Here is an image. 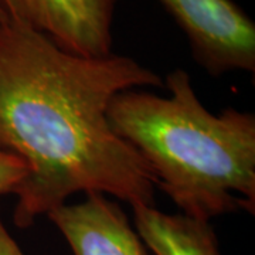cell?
Wrapping results in <instances>:
<instances>
[{
    "instance_id": "obj_5",
    "label": "cell",
    "mask_w": 255,
    "mask_h": 255,
    "mask_svg": "<svg viewBox=\"0 0 255 255\" xmlns=\"http://www.w3.org/2000/svg\"><path fill=\"white\" fill-rule=\"evenodd\" d=\"M48 219L74 255H146L127 214L104 194L90 193L81 203L53 210Z\"/></svg>"
},
{
    "instance_id": "obj_7",
    "label": "cell",
    "mask_w": 255,
    "mask_h": 255,
    "mask_svg": "<svg viewBox=\"0 0 255 255\" xmlns=\"http://www.w3.org/2000/svg\"><path fill=\"white\" fill-rule=\"evenodd\" d=\"M27 177V166L17 156L0 149V196L16 194Z\"/></svg>"
},
{
    "instance_id": "obj_3",
    "label": "cell",
    "mask_w": 255,
    "mask_h": 255,
    "mask_svg": "<svg viewBox=\"0 0 255 255\" xmlns=\"http://www.w3.org/2000/svg\"><path fill=\"white\" fill-rule=\"evenodd\" d=\"M211 75L255 71V24L233 0H159Z\"/></svg>"
},
{
    "instance_id": "obj_6",
    "label": "cell",
    "mask_w": 255,
    "mask_h": 255,
    "mask_svg": "<svg viewBox=\"0 0 255 255\" xmlns=\"http://www.w3.org/2000/svg\"><path fill=\"white\" fill-rule=\"evenodd\" d=\"M139 238L155 255H221L209 221L167 214L155 206H132Z\"/></svg>"
},
{
    "instance_id": "obj_9",
    "label": "cell",
    "mask_w": 255,
    "mask_h": 255,
    "mask_svg": "<svg viewBox=\"0 0 255 255\" xmlns=\"http://www.w3.org/2000/svg\"><path fill=\"white\" fill-rule=\"evenodd\" d=\"M1 16H3V13H1V10H0V17H1Z\"/></svg>"
},
{
    "instance_id": "obj_8",
    "label": "cell",
    "mask_w": 255,
    "mask_h": 255,
    "mask_svg": "<svg viewBox=\"0 0 255 255\" xmlns=\"http://www.w3.org/2000/svg\"><path fill=\"white\" fill-rule=\"evenodd\" d=\"M0 255H24L14 238L10 236L0 214Z\"/></svg>"
},
{
    "instance_id": "obj_2",
    "label": "cell",
    "mask_w": 255,
    "mask_h": 255,
    "mask_svg": "<svg viewBox=\"0 0 255 255\" xmlns=\"http://www.w3.org/2000/svg\"><path fill=\"white\" fill-rule=\"evenodd\" d=\"M170 97L119 92L108 107L112 130L132 146L182 214L210 221L255 211V117L227 108L206 110L190 75L166 77Z\"/></svg>"
},
{
    "instance_id": "obj_4",
    "label": "cell",
    "mask_w": 255,
    "mask_h": 255,
    "mask_svg": "<svg viewBox=\"0 0 255 255\" xmlns=\"http://www.w3.org/2000/svg\"><path fill=\"white\" fill-rule=\"evenodd\" d=\"M117 0H0L3 16L50 37L82 57L112 54Z\"/></svg>"
},
{
    "instance_id": "obj_1",
    "label": "cell",
    "mask_w": 255,
    "mask_h": 255,
    "mask_svg": "<svg viewBox=\"0 0 255 255\" xmlns=\"http://www.w3.org/2000/svg\"><path fill=\"white\" fill-rule=\"evenodd\" d=\"M125 55L82 57L46 34L0 17V149L27 166L14 224L30 227L78 191L153 206L155 179L112 130L108 107L119 92L163 87Z\"/></svg>"
}]
</instances>
